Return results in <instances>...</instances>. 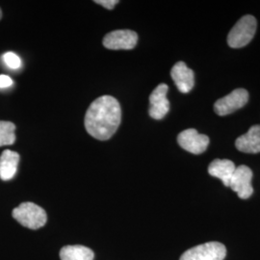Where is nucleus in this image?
<instances>
[{
    "label": "nucleus",
    "mask_w": 260,
    "mask_h": 260,
    "mask_svg": "<svg viewBox=\"0 0 260 260\" xmlns=\"http://www.w3.org/2000/svg\"><path fill=\"white\" fill-rule=\"evenodd\" d=\"M16 125L11 121H0V147L13 145L16 141Z\"/></svg>",
    "instance_id": "2eb2a0df"
},
{
    "label": "nucleus",
    "mask_w": 260,
    "mask_h": 260,
    "mask_svg": "<svg viewBox=\"0 0 260 260\" xmlns=\"http://www.w3.org/2000/svg\"><path fill=\"white\" fill-rule=\"evenodd\" d=\"M13 85V80L8 75H0V89L8 88Z\"/></svg>",
    "instance_id": "a211bd4d"
},
{
    "label": "nucleus",
    "mask_w": 260,
    "mask_h": 260,
    "mask_svg": "<svg viewBox=\"0 0 260 260\" xmlns=\"http://www.w3.org/2000/svg\"><path fill=\"white\" fill-rule=\"evenodd\" d=\"M179 146L193 154H201L205 152L208 145L209 138L205 134H200L194 128L186 129L177 136Z\"/></svg>",
    "instance_id": "6e6552de"
},
{
    "label": "nucleus",
    "mask_w": 260,
    "mask_h": 260,
    "mask_svg": "<svg viewBox=\"0 0 260 260\" xmlns=\"http://www.w3.org/2000/svg\"><path fill=\"white\" fill-rule=\"evenodd\" d=\"M121 121V105L111 95L96 99L85 116V128L95 139H110L119 128Z\"/></svg>",
    "instance_id": "f257e3e1"
},
{
    "label": "nucleus",
    "mask_w": 260,
    "mask_h": 260,
    "mask_svg": "<svg viewBox=\"0 0 260 260\" xmlns=\"http://www.w3.org/2000/svg\"><path fill=\"white\" fill-rule=\"evenodd\" d=\"M138 35L132 30H115L103 39V46L112 50H130L136 47Z\"/></svg>",
    "instance_id": "423d86ee"
},
{
    "label": "nucleus",
    "mask_w": 260,
    "mask_h": 260,
    "mask_svg": "<svg viewBox=\"0 0 260 260\" xmlns=\"http://www.w3.org/2000/svg\"><path fill=\"white\" fill-rule=\"evenodd\" d=\"M1 18H2V11L0 9V19H1Z\"/></svg>",
    "instance_id": "6ab92c4d"
},
{
    "label": "nucleus",
    "mask_w": 260,
    "mask_h": 260,
    "mask_svg": "<svg viewBox=\"0 0 260 260\" xmlns=\"http://www.w3.org/2000/svg\"><path fill=\"white\" fill-rule=\"evenodd\" d=\"M169 87L166 84L158 85L149 95V116L154 120H162L170 110L167 93Z\"/></svg>",
    "instance_id": "1a4fd4ad"
},
{
    "label": "nucleus",
    "mask_w": 260,
    "mask_h": 260,
    "mask_svg": "<svg viewBox=\"0 0 260 260\" xmlns=\"http://www.w3.org/2000/svg\"><path fill=\"white\" fill-rule=\"evenodd\" d=\"M171 76L181 93H189L195 85L194 72L186 66L184 62H178L173 67Z\"/></svg>",
    "instance_id": "9d476101"
},
{
    "label": "nucleus",
    "mask_w": 260,
    "mask_h": 260,
    "mask_svg": "<svg viewBox=\"0 0 260 260\" xmlns=\"http://www.w3.org/2000/svg\"><path fill=\"white\" fill-rule=\"evenodd\" d=\"M235 169L234 163L231 160L215 159L208 167V173L210 176L221 179L224 186L230 187V181Z\"/></svg>",
    "instance_id": "ddd939ff"
},
{
    "label": "nucleus",
    "mask_w": 260,
    "mask_h": 260,
    "mask_svg": "<svg viewBox=\"0 0 260 260\" xmlns=\"http://www.w3.org/2000/svg\"><path fill=\"white\" fill-rule=\"evenodd\" d=\"M252 177L253 175L251 169L245 165L236 167L233 173L230 181V187L242 200L249 199L253 193V188L251 186Z\"/></svg>",
    "instance_id": "0eeeda50"
},
{
    "label": "nucleus",
    "mask_w": 260,
    "mask_h": 260,
    "mask_svg": "<svg viewBox=\"0 0 260 260\" xmlns=\"http://www.w3.org/2000/svg\"><path fill=\"white\" fill-rule=\"evenodd\" d=\"M13 217L21 225L30 230H39L47 223L46 211L33 203H23L13 210Z\"/></svg>",
    "instance_id": "f03ea898"
},
{
    "label": "nucleus",
    "mask_w": 260,
    "mask_h": 260,
    "mask_svg": "<svg viewBox=\"0 0 260 260\" xmlns=\"http://www.w3.org/2000/svg\"><path fill=\"white\" fill-rule=\"evenodd\" d=\"M257 22L254 17L251 15L244 16L233 26L228 36V44L233 48H240L247 46L256 31Z\"/></svg>",
    "instance_id": "7ed1b4c3"
},
{
    "label": "nucleus",
    "mask_w": 260,
    "mask_h": 260,
    "mask_svg": "<svg viewBox=\"0 0 260 260\" xmlns=\"http://www.w3.org/2000/svg\"><path fill=\"white\" fill-rule=\"evenodd\" d=\"M61 260H93V251L81 245L66 246L60 251Z\"/></svg>",
    "instance_id": "4468645a"
},
{
    "label": "nucleus",
    "mask_w": 260,
    "mask_h": 260,
    "mask_svg": "<svg viewBox=\"0 0 260 260\" xmlns=\"http://www.w3.org/2000/svg\"><path fill=\"white\" fill-rule=\"evenodd\" d=\"M226 249L222 243L208 242L186 251L179 260H223Z\"/></svg>",
    "instance_id": "20e7f679"
},
{
    "label": "nucleus",
    "mask_w": 260,
    "mask_h": 260,
    "mask_svg": "<svg viewBox=\"0 0 260 260\" xmlns=\"http://www.w3.org/2000/svg\"><path fill=\"white\" fill-rule=\"evenodd\" d=\"M94 3L102 5L106 9L113 10L114 7L119 3V1L118 0H95Z\"/></svg>",
    "instance_id": "f3484780"
},
{
    "label": "nucleus",
    "mask_w": 260,
    "mask_h": 260,
    "mask_svg": "<svg viewBox=\"0 0 260 260\" xmlns=\"http://www.w3.org/2000/svg\"><path fill=\"white\" fill-rule=\"evenodd\" d=\"M235 147L245 153L260 152V124L251 126L247 133L238 137L235 141Z\"/></svg>",
    "instance_id": "9b49d317"
},
{
    "label": "nucleus",
    "mask_w": 260,
    "mask_h": 260,
    "mask_svg": "<svg viewBox=\"0 0 260 260\" xmlns=\"http://www.w3.org/2000/svg\"><path fill=\"white\" fill-rule=\"evenodd\" d=\"M249 101V93L245 89H235L232 93L218 100L214 104V111L219 116H226L241 109Z\"/></svg>",
    "instance_id": "39448f33"
},
{
    "label": "nucleus",
    "mask_w": 260,
    "mask_h": 260,
    "mask_svg": "<svg viewBox=\"0 0 260 260\" xmlns=\"http://www.w3.org/2000/svg\"><path fill=\"white\" fill-rule=\"evenodd\" d=\"M3 60L5 64L9 67L10 69H19L21 65V61L19 56L14 52H7L3 55Z\"/></svg>",
    "instance_id": "dca6fc26"
},
{
    "label": "nucleus",
    "mask_w": 260,
    "mask_h": 260,
    "mask_svg": "<svg viewBox=\"0 0 260 260\" xmlns=\"http://www.w3.org/2000/svg\"><path fill=\"white\" fill-rule=\"evenodd\" d=\"M19 163V154L16 151L6 149L0 156V178L3 181L13 179L17 174Z\"/></svg>",
    "instance_id": "f8f14e48"
}]
</instances>
